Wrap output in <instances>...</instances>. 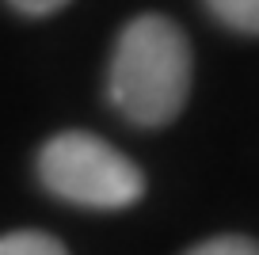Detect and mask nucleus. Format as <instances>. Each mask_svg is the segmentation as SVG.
<instances>
[{"mask_svg": "<svg viewBox=\"0 0 259 255\" xmlns=\"http://www.w3.org/2000/svg\"><path fill=\"white\" fill-rule=\"evenodd\" d=\"M111 103L134 126H168L191 96V46L168 16H138L111 54Z\"/></svg>", "mask_w": 259, "mask_h": 255, "instance_id": "1", "label": "nucleus"}, {"mask_svg": "<svg viewBox=\"0 0 259 255\" xmlns=\"http://www.w3.org/2000/svg\"><path fill=\"white\" fill-rule=\"evenodd\" d=\"M38 179L50 194L88 209H122L145 194V176L103 137L69 130L42 145Z\"/></svg>", "mask_w": 259, "mask_h": 255, "instance_id": "2", "label": "nucleus"}, {"mask_svg": "<svg viewBox=\"0 0 259 255\" xmlns=\"http://www.w3.org/2000/svg\"><path fill=\"white\" fill-rule=\"evenodd\" d=\"M206 8L236 34H259V0H206Z\"/></svg>", "mask_w": 259, "mask_h": 255, "instance_id": "3", "label": "nucleus"}, {"mask_svg": "<svg viewBox=\"0 0 259 255\" xmlns=\"http://www.w3.org/2000/svg\"><path fill=\"white\" fill-rule=\"evenodd\" d=\"M0 255H69V251H65V244L54 240L50 232L23 229V232L0 236Z\"/></svg>", "mask_w": 259, "mask_h": 255, "instance_id": "4", "label": "nucleus"}, {"mask_svg": "<svg viewBox=\"0 0 259 255\" xmlns=\"http://www.w3.org/2000/svg\"><path fill=\"white\" fill-rule=\"evenodd\" d=\"M183 255H259V244L251 236H213V240L194 244Z\"/></svg>", "mask_w": 259, "mask_h": 255, "instance_id": "5", "label": "nucleus"}, {"mask_svg": "<svg viewBox=\"0 0 259 255\" xmlns=\"http://www.w3.org/2000/svg\"><path fill=\"white\" fill-rule=\"evenodd\" d=\"M69 0H12V8L23 12V16H50V12L65 8Z\"/></svg>", "mask_w": 259, "mask_h": 255, "instance_id": "6", "label": "nucleus"}]
</instances>
